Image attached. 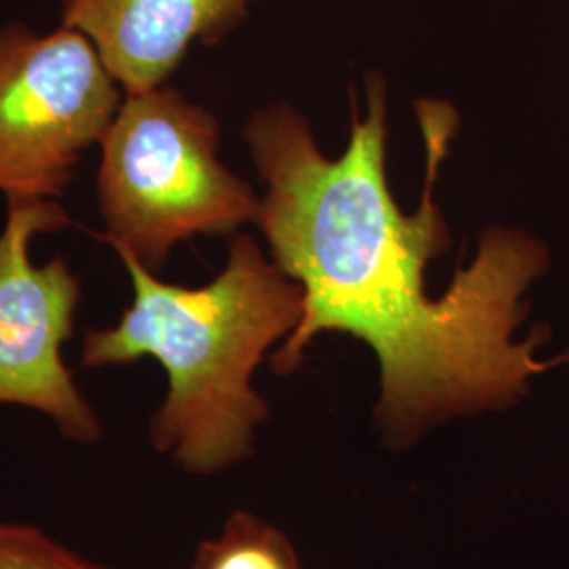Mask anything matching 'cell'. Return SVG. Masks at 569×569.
<instances>
[{
  "label": "cell",
  "mask_w": 569,
  "mask_h": 569,
  "mask_svg": "<svg viewBox=\"0 0 569 569\" xmlns=\"http://www.w3.org/2000/svg\"><path fill=\"white\" fill-rule=\"evenodd\" d=\"M418 112L428 163L413 216L388 188L382 79H367L366 117L352 106L348 146L336 159L317 148L305 117L287 103L262 108L244 124L268 186L256 224L274 264L305 291L302 321L274 352L272 369L293 373L321 333L366 342L380 366L376 420L401 448L451 418L509 409L550 367L536 357L549 327L517 340L529 287L550 264L549 249L526 230L488 228L448 291L428 296V262L449 247L432 186L456 121L441 103L425 102Z\"/></svg>",
  "instance_id": "obj_1"
},
{
  "label": "cell",
  "mask_w": 569,
  "mask_h": 569,
  "mask_svg": "<svg viewBox=\"0 0 569 569\" xmlns=\"http://www.w3.org/2000/svg\"><path fill=\"white\" fill-rule=\"evenodd\" d=\"M121 84L82 32L0 28V192L7 201L58 199L82 154L102 143Z\"/></svg>",
  "instance_id": "obj_4"
},
{
  "label": "cell",
  "mask_w": 569,
  "mask_h": 569,
  "mask_svg": "<svg viewBox=\"0 0 569 569\" xmlns=\"http://www.w3.org/2000/svg\"><path fill=\"white\" fill-rule=\"evenodd\" d=\"M117 256L133 300L117 326L84 333L82 366L159 361L167 395L148 425L154 451L190 475L241 465L270 416L253 373L268 350L300 326L302 287L249 234L230 243L224 270L203 287L164 283L133 256Z\"/></svg>",
  "instance_id": "obj_2"
},
{
  "label": "cell",
  "mask_w": 569,
  "mask_h": 569,
  "mask_svg": "<svg viewBox=\"0 0 569 569\" xmlns=\"http://www.w3.org/2000/svg\"><path fill=\"white\" fill-rule=\"evenodd\" d=\"M563 366L569 367V348L566 352H561L559 357H555V359H550V367Z\"/></svg>",
  "instance_id": "obj_9"
},
{
  "label": "cell",
  "mask_w": 569,
  "mask_h": 569,
  "mask_svg": "<svg viewBox=\"0 0 569 569\" xmlns=\"http://www.w3.org/2000/svg\"><path fill=\"white\" fill-rule=\"evenodd\" d=\"M188 569H302L283 531L262 517L237 510L201 542Z\"/></svg>",
  "instance_id": "obj_7"
},
{
  "label": "cell",
  "mask_w": 569,
  "mask_h": 569,
  "mask_svg": "<svg viewBox=\"0 0 569 569\" xmlns=\"http://www.w3.org/2000/svg\"><path fill=\"white\" fill-rule=\"evenodd\" d=\"M0 569H112L70 549L49 531L0 521Z\"/></svg>",
  "instance_id": "obj_8"
},
{
  "label": "cell",
  "mask_w": 569,
  "mask_h": 569,
  "mask_svg": "<svg viewBox=\"0 0 569 569\" xmlns=\"http://www.w3.org/2000/svg\"><path fill=\"white\" fill-rule=\"evenodd\" d=\"M7 204L0 232V406L32 409L66 441L98 446L106 435L102 418L61 355L74 333L81 279L61 256L41 266L30 258L34 237L74 222L56 199Z\"/></svg>",
  "instance_id": "obj_5"
},
{
  "label": "cell",
  "mask_w": 569,
  "mask_h": 569,
  "mask_svg": "<svg viewBox=\"0 0 569 569\" xmlns=\"http://www.w3.org/2000/svg\"><path fill=\"white\" fill-rule=\"evenodd\" d=\"M249 0H63V26L98 49L124 96L163 87L192 42H216Z\"/></svg>",
  "instance_id": "obj_6"
},
{
  "label": "cell",
  "mask_w": 569,
  "mask_h": 569,
  "mask_svg": "<svg viewBox=\"0 0 569 569\" xmlns=\"http://www.w3.org/2000/svg\"><path fill=\"white\" fill-rule=\"evenodd\" d=\"M218 150L220 122L180 91L124 96L102 140L100 241L159 272L176 244L256 222L260 199Z\"/></svg>",
  "instance_id": "obj_3"
}]
</instances>
